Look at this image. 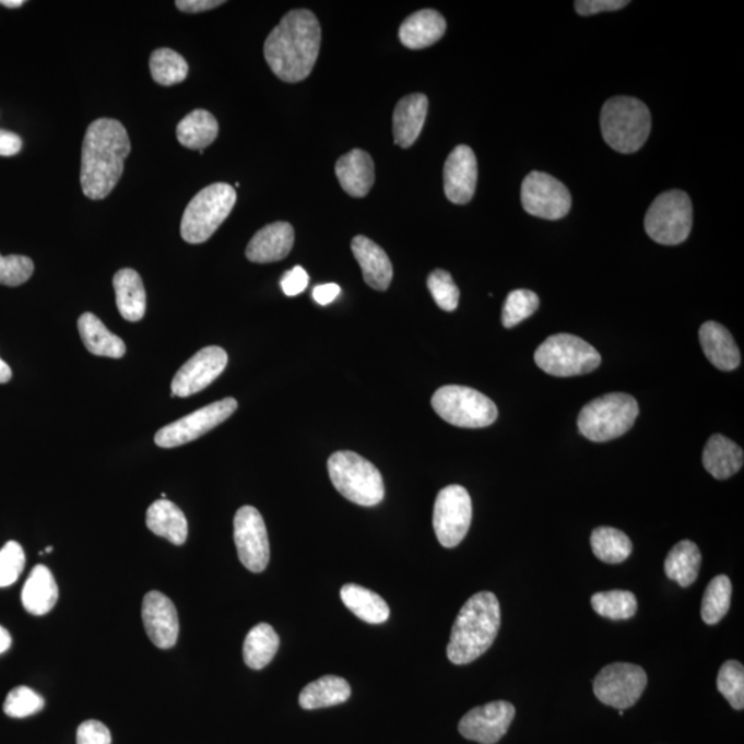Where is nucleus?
<instances>
[{
	"instance_id": "nucleus-1",
	"label": "nucleus",
	"mask_w": 744,
	"mask_h": 744,
	"mask_svg": "<svg viewBox=\"0 0 744 744\" xmlns=\"http://www.w3.org/2000/svg\"><path fill=\"white\" fill-rule=\"evenodd\" d=\"M320 42L318 17L310 10H292L269 34L263 55L269 68L281 81L298 83L312 72Z\"/></svg>"
},
{
	"instance_id": "nucleus-2",
	"label": "nucleus",
	"mask_w": 744,
	"mask_h": 744,
	"mask_svg": "<svg viewBox=\"0 0 744 744\" xmlns=\"http://www.w3.org/2000/svg\"><path fill=\"white\" fill-rule=\"evenodd\" d=\"M128 131L119 120L97 119L88 126L82 145L81 185L88 199L109 197L130 155Z\"/></svg>"
},
{
	"instance_id": "nucleus-3",
	"label": "nucleus",
	"mask_w": 744,
	"mask_h": 744,
	"mask_svg": "<svg viewBox=\"0 0 744 744\" xmlns=\"http://www.w3.org/2000/svg\"><path fill=\"white\" fill-rule=\"evenodd\" d=\"M500 627V605L496 595L480 592L463 604L452 626L447 657L453 664H469L493 646Z\"/></svg>"
},
{
	"instance_id": "nucleus-4",
	"label": "nucleus",
	"mask_w": 744,
	"mask_h": 744,
	"mask_svg": "<svg viewBox=\"0 0 744 744\" xmlns=\"http://www.w3.org/2000/svg\"><path fill=\"white\" fill-rule=\"evenodd\" d=\"M604 141L619 153L641 150L651 133V113L635 97H614L601 110Z\"/></svg>"
},
{
	"instance_id": "nucleus-5",
	"label": "nucleus",
	"mask_w": 744,
	"mask_h": 744,
	"mask_svg": "<svg viewBox=\"0 0 744 744\" xmlns=\"http://www.w3.org/2000/svg\"><path fill=\"white\" fill-rule=\"evenodd\" d=\"M327 468L338 493L351 503L366 508L382 503L385 498L382 474L366 458L352 451H338L332 453Z\"/></svg>"
},
{
	"instance_id": "nucleus-6",
	"label": "nucleus",
	"mask_w": 744,
	"mask_h": 744,
	"mask_svg": "<svg viewBox=\"0 0 744 744\" xmlns=\"http://www.w3.org/2000/svg\"><path fill=\"white\" fill-rule=\"evenodd\" d=\"M638 403L626 393H609L586 404L578 416L579 432L586 439L604 442L624 436L635 425Z\"/></svg>"
},
{
	"instance_id": "nucleus-7",
	"label": "nucleus",
	"mask_w": 744,
	"mask_h": 744,
	"mask_svg": "<svg viewBox=\"0 0 744 744\" xmlns=\"http://www.w3.org/2000/svg\"><path fill=\"white\" fill-rule=\"evenodd\" d=\"M236 198L235 188L229 184L216 182L202 189L184 211L182 239L191 245L208 241L228 219Z\"/></svg>"
},
{
	"instance_id": "nucleus-8",
	"label": "nucleus",
	"mask_w": 744,
	"mask_h": 744,
	"mask_svg": "<svg viewBox=\"0 0 744 744\" xmlns=\"http://www.w3.org/2000/svg\"><path fill=\"white\" fill-rule=\"evenodd\" d=\"M432 408L448 424L468 429L487 427L498 418V409L493 400L477 390L459 385H447L436 390Z\"/></svg>"
},
{
	"instance_id": "nucleus-9",
	"label": "nucleus",
	"mask_w": 744,
	"mask_h": 744,
	"mask_svg": "<svg viewBox=\"0 0 744 744\" xmlns=\"http://www.w3.org/2000/svg\"><path fill=\"white\" fill-rule=\"evenodd\" d=\"M536 366L553 377H577L594 371L601 364L598 351L571 334L548 336L535 352Z\"/></svg>"
},
{
	"instance_id": "nucleus-10",
	"label": "nucleus",
	"mask_w": 744,
	"mask_h": 744,
	"mask_svg": "<svg viewBox=\"0 0 744 744\" xmlns=\"http://www.w3.org/2000/svg\"><path fill=\"white\" fill-rule=\"evenodd\" d=\"M693 221V203L688 194L683 191H669L653 200L643 225L653 241L675 246L688 239Z\"/></svg>"
},
{
	"instance_id": "nucleus-11",
	"label": "nucleus",
	"mask_w": 744,
	"mask_h": 744,
	"mask_svg": "<svg viewBox=\"0 0 744 744\" xmlns=\"http://www.w3.org/2000/svg\"><path fill=\"white\" fill-rule=\"evenodd\" d=\"M473 516L472 498L462 485H448L437 495L433 529L441 546L457 547L468 535Z\"/></svg>"
},
{
	"instance_id": "nucleus-12",
	"label": "nucleus",
	"mask_w": 744,
	"mask_h": 744,
	"mask_svg": "<svg viewBox=\"0 0 744 744\" xmlns=\"http://www.w3.org/2000/svg\"><path fill=\"white\" fill-rule=\"evenodd\" d=\"M648 677L643 669L633 663H612L594 678V695L604 705L615 709H630L640 700L647 688Z\"/></svg>"
},
{
	"instance_id": "nucleus-13",
	"label": "nucleus",
	"mask_w": 744,
	"mask_h": 744,
	"mask_svg": "<svg viewBox=\"0 0 744 744\" xmlns=\"http://www.w3.org/2000/svg\"><path fill=\"white\" fill-rule=\"evenodd\" d=\"M236 410L237 401L232 398L205 405V408L162 427L155 436L156 446L174 448L188 445V442L199 439L205 433L215 429L216 426L231 418Z\"/></svg>"
},
{
	"instance_id": "nucleus-14",
	"label": "nucleus",
	"mask_w": 744,
	"mask_h": 744,
	"mask_svg": "<svg viewBox=\"0 0 744 744\" xmlns=\"http://www.w3.org/2000/svg\"><path fill=\"white\" fill-rule=\"evenodd\" d=\"M522 208L543 220H562L571 210L568 188L546 173L532 172L521 185Z\"/></svg>"
},
{
	"instance_id": "nucleus-15",
	"label": "nucleus",
	"mask_w": 744,
	"mask_h": 744,
	"mask_svg": "<svg viewBox=\"0 0 744 744\" xmlns=\"http://www.w3.org/2000/svg\"><path fill=\"white\" fill-rule=\"evenodd\" d=\"M234 536L240 562L248 571L258 574L265 571L271 547L265 521L260 511L252 506H243L236 511L234 520Z\"/></svg>"
},
{
	"instance_id": "nucleus-16",
	"label": "nucleus",
	"mask_w": 744,
	"mask_h": 744,
	"mask_svg": "<svg viewBox=\"0 0 744 744\" xmlns=\"http://www.w3.org/2000/svg\"><path fill=\"white\" fill-rule=\"evenodd\" d=\"M516 717L515 706L505 700L474 707L459 721V733L468 741L496 744L508 733Z\"/></svg>"
},
{
	"instance_id": "nucleus-17",
	"label": "nucleus",
	"mask_w": 744,
	"mask_h": 744,
	"mask_svg": "<svg viewBox=\"0 0 744 744\" xmlns=\"http://www.w3.org/2000/svg\"><path fill=\"white\" fill-rule=\"evenodd\" d=\"M228 366V355L220 346H208L189 358L178 369L172 383V394L178 398H189L210 387Z\"/></svg>"
},
{
	"instance_id": "nucleus-18",
	"label": "nucleus",
	"mask_w": 744,
	"mask_h": 744,
	"mask_svg": "<svg viewBox=\"0 0 744 744\" xmlns=\"http://www.w3.org/2000/svg\"><path fill=\"white\" fill-rule=\"evenodd\" d=\"M142 622L151 641L157 648L168 649L176 646L179 635V621L176 605L161 592H150L142 601Z\"/></svg>"
},
{
	"instance_id": "nucleus-19",
	"label": "nucleus",
	"mask_w": 744,
	"mask_h": 744,
	"mask_svg": "<svg viewBox=\"0 0 744 744\" xmlns=\"http://www.w3.org/2000/svg\"><path fill=\"white\" fill-rule=\"evenodd\" d=\"M477 160L468 145H459L447 157L445 165V192L453 204L471 202L476 192Z\"/></svg>"
},
{
	"instance_id": "nucleus-20",
	"label": "nucleus",
	"mask_w": 744,
	"mask_h": 744,
	"mask_svg": "<svg viewBox=\"0 0 744 744\" xmlns=\"http://www.w3.org/2000/svg\"><path fill=\"white\" fill-rule=\"evenodd\" d=\"M294 228L288 223H273L258 231L248 243L246 257L256 263H271L284 260L294 246Z\"/></svg>"
},
{
	"instance_id": "nucleus-21",
	"label": "nucleus",
	"mask_w": 744,
	"mask_h": 744,
	"mask_svg": "<svg viewBox=\"0 0 744 744\" xmlns=\"http://www.w3.org/2000/svg\"><path fill=\"white\" fill-rule=\"evenodd\" d=\"M352 251L362 268L364 282L377 292H387L392 283L393 267L383 248L361 235L352 240Z\"/></svg>"
},
{
	"instance_id": "nucleus-22",
	"label": "nucleus",
	"mask_w": 744,
	"mask_h": 744,
	"mask_svg": "<svg viewBox=\"0 0 744 744\" xmlns=\"http://www.w3.org/2000/svg\"><path fill=\"white\" fill-rule=\"evenodd\" d=\"M335 174L342 189L352 198L367 197L376 182L373 157L362 150H353L341 156L335 165Z\"/></svg>"
},
{
	"instance_id": "nucleus-23",
	"label": "nucleus",
	"mask_w": 744,
	"mask_h": 744,
	"mask_svg": "<svg viewBox=\"0 0 744 744\" xmlns=\"http://www.w3.org/2000/svg\"><path fill=\"white\" fill-rule=\"evenodd\" d=\"M429 102L425 94L415 93L401 98L393 113V135L395 145L413 146L424 129Z\"/></svg>"
},
{
	"instance_id": "nucleus-24",
	"label": "nucleus",
	"mask_w": 744,
	"mask_h": 744,
	"mask_svg": "<svg viewBox=\"0 0 744 744\" xmlns=\"http://www.w3.org/2000/svg\"><path fill=\"white\" fill-rule=\"evenodd\" d=\"M701 350L712 366L721 371H733L741 366L742 356L735 340L724 326L707 321L699 330Z\"/></svg>"
},
{
	"instance_id": "nucleus-25",
	"label": "nucleus",
	"mask_w": 744,
	"mask_h": 744,
	"mask_svg": "<svg viewBox=\"0 0 744 744\" xmlns=\"http://www.w3.org/2000/svg\"><path fill=\"white\" fill-rule=\"evenodd\" d=\"M447 23L436 10L425 9L411 14L399 29V38L408 49L421 50L437 44L445 36Z\"/></svg>"
},
{
	"instance_id": "nucleus-26",
	"label": "nucleus",
	"mask_w": 744,
	"mask_h": 744,
	"mask_svg": "<svg viewBox=\"0 0 744 744\" xmlns=\"http://www.w3.org/2000/svg\"><path fill=\"white\" fill-rule=\"evenodd\" d=\"M146 527L153 534L165 538L173 545L181 546L187 542V517L170 500L160 499L150 506L146 511Z\"/></svg>"
},
{
	"instance_id": "nucleus-27",
	"label": "nucleus",
	"mask_w": 744,
	"mask_h": 744,
	"mask_svg": "<svg viewBox=\"0 0 744 744\" xmlns=\"http://www.w3.org/2000/svg\"><path fill=\"white\" fill-rule=\"evenodd\" d=\"M116 305L121 318L140 321L145 316L146 293L139 272L134 269H120L114 276Z\"/></svg>"
},
{
	"instance_id": "nucleus-28",
	"label": "nucleus",
	"mask_w": 744,
	"mask_h": 744,
	"mask_svg": "<svg viewBox=\"0 0 744 744\" xmlns=\"http://www.w3.org/2000/svg\"><path fill=\"white\" fill-rule=\"evenodd\" d=\"M58 600V586L46 566H36L24 584L21 601L29 614L42 616L55 609Z\"/></svg>"
},
{
	"instance_id": "nucleus-29",
	"label": "nucleus",
	"mask_w": 744,
	"mask_h": 744,
	"mask_svg": "<svg viewBox=\"0 0 744 744\" xmlns=\"http://www.w3.org/2000/svg\"><path fill=\"white\" fill-rule=\"evenodd\" d=\"M744 453L735 441L722 435H715L707 441L704 451V467L712 477L727 480L741 471Z\"/></svg>"
},
{
	"instance_id": "nucleus-30",
	"label": "nucleus",
	"mask_w": 744,
	"mask_h": 744,
	"mask_svg": "<svg viewBox=\"0 0 744 744\" xmlns=\"http://www.w3.org/2000/svg\"><path fill=\"white\" fill-rule=\"evenodd\" d=\"M78 329L84 346L93 355L110 358L125 356V342L113 334L96 315L83 314L78 320Z\"/></svg>"
},
{
	"instance_id": "nucleus-31",
	"label": "nucleus",
	"mask_w": 744,
	"mask_h": 744,
	"mask_svg": "<svg viewBox=\"0 0 744 744\" xmlns=\"http://www.w3.org/2000/svg\"><path fill=\"white\" fill-rule=\"evenodd\" d=\"M352 688L345 678L324 675L306 685L299 695V705L305 710L324 709L345 704L351 698Z\"/></svg>"
},
{
	"instance_id": "nucleus-32",
	"label": "nucleus",
	"mask_w": 744,
	"mask_h": 744,
	"mask_svg": "<svg viewBox=\"0 0 744 744\" xmlns=\"http://www.w3.org/2000/svg\"><path fill=\"white\" fill-rule=\"evenodd\" d=\"M341 600L347 610L367 624L381 625L389 619L390 610L387 601L363 586L345 584L341 589Z\"/></svg>"
},
{
	"instance_id": "nucleus-33",
	"label": "nucleus",
	"mask_w": 744,
	"mask_h": 744,
	"mask_svg": "<svg viewBox=\"0 0 744 744\" xmlns=\"http://www.w3.org/2000/svg\"><path fill=\"white\" fill-rule=\"evenodd\" d=\"M219 121L209 110L197 109L188 114L177 126L179 144L188 150L203 151L219 135Z\"/></svg>"
},
{
	"instance_id": "nucleus-34",
	"label": "nucleus",
	"mask_w": 744,
	"mask_h": 744,
	"mask_svg": "<svg viewBox=\"0 0 744 744\" xmlns=\"http://www.w3.org/2000/svg\"><path fill=\"white\" fill-rule=\"evenodd\" d=\"M701 554L698 545L690 541H681L669 552L664 562V572L683 588L695 583L698 579Z\"/></svg>"
},
{
	"instance_id": "nucleus-35",
	"label": "nucleus",
	"mask_w": 744,
	"mask_h": 744,
	"mask_svg": "<svg viewBox=\"0 0 744 744\" xmlns=\"http://www.w3.org/2000/svg\"><path fill=\"white\" fill-rule=\"evenodd\" d=\"M279 647H281V638L273 627L260 624L248 631L245 646H243V658L248 668L261 670L273 661Z\"/></svg>"
},
{
	"instance_id": "nucleus-36",
	"label": "nucleus",
	"mask_w": 744,
	"mask_h": 744,
	"mask_svg": "<svg viewBox=\"0 0 744 744\" xmlns=\"http://www.w3.org/2000/svg\"><path fill=\"white\" fill-rule=\"evenodd\" d=\"M594 556L606 564H621L629 558L633 545L629 536L612 527H599L592 534Z\"/></svg>"
},
{
	"instance_id": "nucleus-37",
	"label": "nucleus",
	"mask_w": 744,
	"mask_h": 744,
	"mask_svg": "<svg viewBox=\"0 0 744 744\" xmlns=\"http://www.w3.org/2000/svg\"><path fill=\"white\" fill-rule=\"evenodd\" d=\"M732 583L727 575H719L711 579L701 600V619L706 625L712 626L728 614L731 606Z\"/></svg>"
},
{
	"instance_id": "nucleus-38",
	"label": "nucleus",
	"mask_w": 744,
	"mask_h": 744,
	"mask_svg": "<svg viewBox=\"0 0 744 744\" xmlns=\"http://www.w3.org/2000/svg\"><path fill=\"white\" fill-rule=\"evenodd\" d=\"M150 68L153 81L162 86H173V84L184 82L189 72L185 58L166 47L152 52Z\"/></svg>"
},
{
	"instance_id": "nucleus-39",
	"label": "nucleus",
	"mask_w": 744,
	"mask_h": 744,
	"mask_svg": "<svg viewBox=\"0 0 744 744\" xmlns=\"http://www.w3.org/2000/svg\"><path fill=\"white\" fill-rule=\"evenodd\" d=\"M592 606L600 616L612 621H625L636 615L637 598L627 590H611V592L595 593Z\"/></svg>"
},
{
	"instance_id": "nucleus-40",
	"label": "nucleus",
	"mask_w": 744,
	"mask_h": 744,
	"mask_svg": "<svg viewBox=\"0 0 744 744\" xmlns=\"http://www.w3.org/2000/svg\"><path fill=\"white\" fill-rule=\"evenodd\" d=\"M717 688L724 696L732 709H744V668L737 661H727L722 664L717 677Z\"/></svg>"
},
{
	"instance_id": "nucleus-41",
	"label": "nucleus",
	"mask_w": 744,
	"mask_h": 744,
	"mask_svg": "<svg viewBox=\"0 0 744 744\" xmlns=\"http://www.w3.org/2000/svg\"><path fill=\"white\" fill-rule=\"evenodd\" d=\"M540 297L530 290H515L505 300L503 323L506 329H513L522 320L529 319L540 308Z\"/></svg>"
},
{
	"instance_id": "nucleus-42",
	"label": "nucleus",
	"mask_w": 744,
	"mask_h": 744,
	"mask_svg": "<svg viewBox=\"0 0 744 744\" xmlns=\"http://www.w3.org/2000/svg\"><path fill=\"white\" fill-rule=\"evenodd\" d=\"M44 707L45 699L38 693L21 685V687L10 690L7 700H4L3 711L13 719H25V717L36 715Z\"/></svg>"
},
{
	"instance_id": "nucleus-43",
	"label": "nucleus",
	"mask_w": 744,
	"mask_h": 744,
	"mask_svg": "<svg viewBox=\"0 0 744 744\" xmlns=\"http://www.w3.org/2000/svg\"><path fill=\"white\" fill-rule=\"evenodd\" d=\"M427 288L440 309L453 312L459 304V288L450 273L436 269L427 277Z\"/></svg>"
},
{
	"instance_id": "nucleus-44",
	"label": "nucleus",
	"mask_w": 744,
	"mask_h": 744,
	"mask_svg": "<svg viewBox=\"0 0 744 744\" xmlns=\"http://www.w3.org/2000/svg\"><path fill=\"white\" fill-rule=\"evenodd\" d=\"M25 567V553L20 543L10 541L0 548V588L17 582Z\"/></svg>"
},
{
	"instance_id": "nucleus-45",
	"label": "nucleus",
	"mask_w": 744,
	"mask_h": 744,
	"mask_svg": "<svg viewBox=\"0 0 744 744\" xmlns=\"http://www.w3.org/2000/svg\"><path fill=\"white\" fill-rule=\"evenodd\" d=\"M34 262L24 256H0V284L17 287L28 282L34 273Z\"/></svg>"
},
{
	"instance_id": "nucleus-46",
	"label": "nucleus",
	"mask_w": 744,
	"mask_h": 744,
	"mask_svg": "<svg viewBox=\"0 0 744 744\" xmlns=\"http://www.w3.org/2000/svg\"><path fill=\"white\" fill-rule=\"evenodd\" d=\"M113 736L103 722L96 720L84 721L79 725L76 744H110Z\"/></svg>"
},
{
	"instance_id": "nucleus-47",
	"label": "nucleus",
	"mask_w": 744,
	"mask_h": 744,
	"mask_svg": "<svg viewBox=\"0 0 744 744\" xmlns=\"http://www.w3.org/2000/svg\"><path fill=\"white\" fill-rule=\"evenodd\" d=\"M629 2L627 0H578L575 2V10L580 15H593L603 12H616L624 9Z\"/></svg>"
},
{
	"instance_id": "nucleus-48",
	"label": "nucleus",
	"mask_w": 744,
	"mask_h": 744,
	"mask_svg": "<svg viewBox=\"0 0 744 744\" xmlns=\"http://www.w3.org/2000/svg\"><path fill=\"white\" fill-rule=\"evenodd\" d=\"M282 290L288 297L304 293L309 284V274L303 267H295L282 277Z\"/></svg>"
},
{
	"instance_id": "nucleus-49",
	"label": "nucleus",
	"mask_w": 744,
	"mask_h": 744,
	"mask_svg": "<svg viewBox=\"0 0 744 744\" xmlns=\"http://www.w3.org/2000/svg\"><path fill=\"white\" fill-rule=\"evenodd\" d=\"M224 0H177L176 7L184 13H203L223 7Z\"/></svg>"
},
{
	"instance_id": "nucleus-50",
	"label": "nucleus",
	"mask_w": 744,
	"mask_h": 744,
	"mask_svg": "<svg viewBox=\"0 0 744 744\" xmlns=\"http://www.w3.org/2000/svg\"><path fill=\"white\" fill-rule=\"evenodd\" d=\"M23 147V141H21L17 134L12 133V131L0 130V156H14Z\"/></svg>"
},
{
	"instance_id": "nucleus-51",
	"label": "nucleus",
	"mask_w": 744,
	"mask_h": 744,
	"mask_svg": "<svg viewBox=\"0 0 744 744\" xmlns=\"http://www.w3.org/2000/svg\"><path fill=\"white\" fill-rule=\"evenodd\" d=\"M341 294V287L335 283L321 284L314 290V298L320 305H329Z\"/></svg>"
},
{
	"instance_id": "nucleus-52",
	"label": "nucleus",
	"mask_w": 744,
	"mask_h": 744,
	"mask_svg": "<svg viewBox=\"0 0 744 744\" xmlns=\"http://www.w3.org/2000/svg\"><path fill=\"white\" fill-rule=\"evenodd\" d=\"M10 646H12V636L3 626H0V653L7 652Z\"/></svg>"
},
{
	"instance_id": "nucleus-53",
	"label": "nucleus",
	"mask_w": 744,
	"mask_h": 744,
	"mask_svg": "<svg viewBox=\"0 0 744 744\" xmlns=\"http://www.w3.org/2000/svg\"><path fill=\"white\" fill-rule=\"evenodd\" d=\"M12 379V368L2 358H0V383H7Z\"/></svg>"
},
{
	"instance_id": "nucleus-54",
	"label": "nucleus",
	"mask_w": 744,
	"mask_h": 744,
	"mask_svg": "<svg viewBox=\"0 0 744 744\" xmlns=\"http://www.w3.org/2000/svg\"><path fill=\"white\" fill-rule=\"evenodd\" d=\"M0 4L4 8L17 9L24 7L25 2L24 0H0Z\"/></svg>"
},
{
	"instance_id": "nucleus-55",
	"label": "nucleus",
	"mask_w": 744,
	"mask_h": 744,
	"mask_svg": "<svg viewBox=\"0 0 744 744\" xmlns=\"http://www.w3.org/2000/svg\"><path fill=\"white\" fill-rule=\"evenodd\" d=\"M51 552H52V547H51V546L46 547V553H51Z\"/></svg>"
}]
</instances>
